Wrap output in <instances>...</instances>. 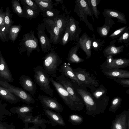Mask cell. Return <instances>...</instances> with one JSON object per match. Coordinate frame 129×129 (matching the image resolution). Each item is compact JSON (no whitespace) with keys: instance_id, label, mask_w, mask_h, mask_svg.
Returning a JSON list of instances; mask_svg holds the SVG:
<instances>
[{"instance_id":"cell-35","label":"cell","mask_w":129,"mask_h":129,"mask_svg":"<svg viewBox=\"0 0 129 129\" xmlns=\"http://www.w3.org/2000/svg\"><path fill=\"white\" fill-rule=\"evenodd\" d=\"M129 30V27L127 26L120 27L111 34L109 37L112 39L119 38L124 33Z\"/></svg>"},{"instance_id":"cell-5","label":"cell","mask_w":129,"mask_h":129,"mask_svg":"<svg viewBox=\"0 0 129 129\" xmlns=\"http://www.w3.org/2000/svg\"><path fill=\"white\" fill-rule=\"evenodd\" d=\"M0 86L7 89L20 100L27 104H34L35 101L32 95L22 88L11 85L0 78Z\"/></svg>"},{"instance_id":"cell-44","label":"cell","mask_w":129,"mask_h":129,"mask_svg":"<svg viewBox=\"0 0 129 129\" xmlns=\"http://www.w3.org/2000/svg\"><path fill=\"white\" fill-rule=\"evenodd\" d=\"M105 90L102 88H100L96 91L93 94L94 96L96 98H99L105 92Z\"/></svg>"},{"instance_id":"cell-18","label":"cell","mask_w":129,"mask_h":129,"mask_svg":"<svg viewBox=\"0 0 129 129\" xmlns=\"http://www.w3.org/2000/svg\"><path fill=\"white\" fill-rule=\"evenodd\" d=\"M104 74L111 79H126L129 78V72L127 70L118 68L109 69Z\"/></svg>"},{"instance_id":"cell-41","label":"cell","mask_w":129,"mask_h":129,"mask_svg":"<svg viewBox=\"0 0 129 129\" xmlns=\"http://www.w3.org/2000/svg\"><path fill=\"white\" fill-rule=\"evenodd\" d=\"M112 79L123 87H129V80L128 79L117 78H112Z\"/></svg>"},{"instance_id":"cell-39","label":"cell","mask_w":129,"mask_h":129,"mask_svg":"<svg viewBox=\"0 0 129 129\" xmlns=\"http://www.w3.org/2000/svg\"><path fill=\"white\" fill-rule=\"evenodd\" d=\"M121 98L117 96L114 98L112 100L110 108L111 109H115L118 107L121 101Z\"/></svg>"},{"instance_id":"cell-17","label":"cell","mask_w":129,"mask_h":129,"mask_svg":"<svg viewBox=\"0 0 129 129\" xmlns=\"http://www.w3.org/2000/svg\"><path fill=\"white\" fill-rule=\"evenodd\" d=\"M102 15L105 18L112 19L115 18L118 19L117 22L127 24V20L124 14L119 11L114 9H106L104 10Z\"/></svg>"},{"instance_id":"cell-40","label":"cell","mask_w":129,"mask_h":129,"mask_svg":"<svg viewBox=\"0 0 129 129\" xmlns=\"http://www.w3.org/2000/svg\"><path fill=\"white\" fill-rule=\"evenodd\" d=\"M119 43H128L129 42V30L123 34L117 40Z\"/></svg>"},{"instance_id":"cell-49","label":"cell","mask_w":129,"mask_h":129,"mask_svg":"<svg viewBox=\"0 0 129 129\" xmlns=\"http://www.w3.org/2000/svg\"><path fill=\"white\" fill-rule=\"evenodd\" d=\"M29 129H36L34 127H32L30 128H29Z\"/></svg>"},{"instance_id":"cell-12","label":"cell","mask_w":129,"mask_h":129,"mask_svg":"<svg viewBox=\"0 0 129 129\" xmlns=\"http://www.w3.org/2000/svg\"><path fill=\"white\" fill-rule=\"evenodd\" d=\"M19 80L23 89L28 92L32 96L36 94L37 86L29 76L24 74L22 75L19 78Z\"/></svg>"},{"instance_id":"cell-20","label":"cell","mask_w":129,"mask_h":129,"mask_svg":"<svg viewBox=\"0 0 129 129\" xmlns=\"http://www.w3.org/2000/svg\"><path fill=\"white\" fill-rule=\"evenodd\" d=\"M115 23V22L112 19L105 18L104 25L97 28V31L100 37L103 38L107 37L110 29L113 27V25Z\"/></svg>"},{"instance_id":"cell-16","label":"cell","mask_w":129,"mask_h":129,"mask_svg":"<svg viewBox=\"0 0 129 129\" xmlns=\"http://www.w3.org/2000/svg\"><path fill=\"white\" fill-rule=\"evenodd\" d=\"M73 69L70 66V63L64 62L60 66V68L58 70L61 73V75L71 80L72 81L76 82L79 86H80L81 83L76 76Z\"/></svg>"},{"instance_id":"cell-30","label":"cell","mask_w":129,"mask_h":129,"mask_svg":"<svg viewBox=\"0 0 129 129\" xmlns=\"http://www.w3.org/2000/svg\"><path fill=\"white\" fill-rule=\"evenodd\" d=\"M42 12L44 10L53 8V2L51 0H34Z\"/></svg>"},{"instance_id":"cell-50","label":"cell","mask_w":129,"mask_h":129,"mask_svg":"<svg viewBox=\"0 0 129 129\" xmlns=\"http://www.w3.org/2000/svg\"><path fill=\"white\" fill-rule=\"evenodd\" d=\"M0 129H1L0 128Z\"/></svg>"},{"instance_id":"cell-26","label":"cell","mask_w":129,"mask_h":129,"mask_svg":"<svg viewBox=\"0 0 129 129\" xmlns=\"http://www.w3.org/2000/svg\"><path fill=\"white\" fill-rule=\"evenodd\" d=\"M44 110L46 115L52 121L59 125H65L63 120L59 113L48 109H44Z\"/></svg>"},{"instance_id":"cell-31","label":"cell","mask_w":129,"mask_h":129,"mask_svg":"<svg viewBox=\"0 0 129 129\" xmlns=\"http://www.w3.org/2000/svg\"><path fill=\"white\" fill-rule=\"evenodd\" d=\"M90 9L93 15L97 18H99L98 15L100 12L98 10L97 6L100 0H87Z\"/></svg>"},{"instance_id":"cell-22","label":"cell","mask_w":129,"mask_h":129,"mask_svg":"<svg viewBox=\"0 0 129 129\" xmlns=\"http://www.w3.org/2000/svg\"><path fill=\"white\" fill-rule=\"evenodd\" d=\"M70 17L69 14L66 16L63 15L59 14L53 19L52 20L59 29L61 33L63 35Z\"/></svg>"},{"instance_id":"cell-43","label":"cell","mask_w":129,"mask_h":129,"mask_svg":"<svg viewBox=\"0 0 129 129\" xmlns=\"http://www.w3.org/2000/svg\"><path fill=\"white\" fill-rule=\"evenodd\" d=\"M69 118L71 121L75 122L78 123L82 120L80 116L76 115H71Z\"/></svg>"},{"instance_id":"cell-14","label":"cell","mask_w":129,"mask_h":129,"mask_svg":"<svg viewBox=\"0 0 129 129\" xmlns=\"http://www.w3.org/2000/svg\"><path fill=\"white\" fill-rule=\"evenodd\" d=\"M79 22L71 16L69 18V28L70 41L78 42L81 29L79 26Z\"/></svg>"},{"instance_id":"cell-3","label":"cell","mask_w":129,"mask_h":129,"mask_svg":"<svg viewBox=\"0 0 129 129\" xmlns=\"http://www.w3.org/2000/svg\"><path fill=\"white\" fill-rule=\"evenodd\" d=\"M44 58L43 68L50 76L55 77L57 76V70L58 67L62 62L57 53L52 47Z\"/></svg>"},{"instance_id":"cell-2","label":"cell","mask_w":129,"mask_h":129,"mask_svg":"<svg viewBox=\"0 0 129 129\" xmlns=\"http://www.w3.org/2000/svg\"><path fill=\"white\" fill-rule=\"evenodd\" d=\"M34 72V81L42 90L46 94L51 97L54 96V89L51 88L50 76L42 66L38 65L33 69Z\"/></svg>"},{"instance_id":"cell-19","label":"cell","mask_w":129,"mask_h":129,"mask_svg":"<svg viewBox=\"0 0 129 129\" xmlns=\"http://www.w3.org/2000/svg\"><path fill=\"white\" fill-rule=\"evenodd\" d=\"M115 39L111 41L109 45L107 46L103 51V53L105 57L109 55H115L122 52L124 47V45L116 46L115 45Z\"/></svg>"},{"instance_id":"cell-24","label":"cell","mask_w":129,"mask_h":129,"mask_svg":"<svg viewBox=\"0 0 129 129\" xmlns=\"http://www.w3.org/2000/svg\"><path fill=\"white\" fill-rule=\"evenodd\" d=\"M0 98L11 103L20 101V100L6 89L0 86Z\"/></svg>"},{"instance_id":"cell-9","label":"cell","mask_w":129,"mask_h":129,"mask_svg":"<svg viewBox=\"0 0 129 129\" xmlns=\"http://www.w3.org/2000/svg\"><path fill=\"white\" fill-rule=\"evenodd\" d=\"M37 34L42 50L44 52L50 51L52 47L50 39L45 34V26L43 23H39L36 28Z\"/></svg>"},{"instance_id":"cell-13","label":"cell","mask_w":129,"mask_h":129,"mask_svg":"<svg viewBox=\"0 0 129 129\" xmlns=\"http://www.w3.org/2000/svg\"><path fill=\"white\" fill-rule=\"evenodd\" d=\"M92 38L86 33H84L79 38L78 43L79 47L85 53L86 59L90 58L91 55Z\"/></svg>"},{"instance_id":"cell-27","label":"cell","mask_w":129,"mask_h":129,"mask_svg":"<svg viewBox=\"0 0 129 129\" xmlns=\"http://www.w3.org/2000/svg\"><path fill=\"white\" fill-rule=\"evenodd\" d=\"M23 17L30 20L37 18L40 15V12L34 10L29 7L23 5Z\"/></svg>"},{"instance_id":"cell-45","label":"cell","mask_w":129,"mask_h":129,"mask_svg":"<svg viewBox=\"0 0 129 129\" xmlns=\"http://www.w3.org/2000/svg\"><path fill=\"white\" fill-rule=\"evenodd\" d=\"M5 12L3 11V7L0 9V26L4 25Z\"/></svg>"},{"instance_id":"cell-47","label":"cell","mask_w":129,"mask_h":129,"mask_svg":"<svg viewBox=\"0 0 129 129\" xmlns=\"http://www.w3.org/2000/svg\"><path fill=\"white\" fill-rule=\"evenodd\" d=\"M106 60V64L110 63L112 59L113 58V56L111 55H108L107 57Z\"/></svg>"},{"instance_id":"cell-21","label":"cell","mask_w":129,"mask_h":129,"mask_svg":"<svg viewBox=\"0 0 129 129\" xmlns=\"http://www.w3.org/2000/svg\"><path fill=\"white\" fill-rule=\"evenodd\" d=\"M75 43L76 44V45L71 48L66 58L67 60L70 63H78L83 62L85 60L79 57L77 55V52L79 47L77 42Z\"/></svg>"},{"instance_id":"cell-23","label":"cell","mask_w":129,"mask_h":129,"mask_svg":"<svg viewBox=\"0 0 129 129\" xmlns=\"http://www.w3.org/2000/svg\"><path fill=\"white\" fill-rule=\"evenodd\" d=\"M129 66V59L126 58H113L110 63L106 64L109 69L125 68Z\"/></svg>"},{"instance_id":"cell-11","label":"cell","mask_w":129,"mask_h":129,"mask_svg":"<svg viewBox=\"0 0 129 129\" xmlns=\"http://www.w3.org/2000/svg\"><path fill=\"white\" fill-rule=\"evenodd\" d=\"M73 69L76 76L81 83L98 86V83L90 76L89 72L86 71L85 69L80 68Z\"/></svg>"},{"instance_id":"cell-6","label":"cell","mask_w":129,"mask_h":129,"mask_svg":"<svg viewBox=\"0 0 129 129\" xmlns=\"http://www.w3.org/2000/svg\"><path fill=\"white\" fill-rule=\"evenodd\" d=\"M43 21L45 28L50 35L49 38L51 43L54 45L60 43L63 35L61 33L53 20L44 18Z\"/></svg>"},{"instance_id":"cell-37","label":"cell","mask_w":129,"mask_h":129,"mask_svg":"<svg viewBox=\"0 0 129 129\" xmlns=\"http://www.w3.org/2000/svg\"><path fill=\"white\" fill-rule=\"evenodd\" d=\"M9 32V30L4 25L0 26V39L3 42H5L8 41Z\"/></svg>"},{"instance_id":"cell-25","label":"cell","mask_w":129,"mask_h":129,"mask_svg":"<svg viewBox=\"0 0 129 129\" xmlns=\"http://www.w3.org/2000/svg\"><path fill=\"white\" fill-rule=\"evenodd\" d=\"M76 90L77 92L83 99L87 108L91 109L95 106V103L92 96L88 92L79 88L77 89Z\"/></svg>"},{"instance_id":"cell-4","label":"cell","mask_w":129,"mask_h":129,"mask_svg":"<svg viewBox=\"0 0 129 129\" xmlns=\"http://www.w3.org/2000/svg\"><path fill=\"white\" fill-rule=\"evenodd\" d=\"M75 5L74 12L80 17V20L85 22L88 28L94 31L93 25L87 19L88 16H91L93 21L94 20L90 9L87 0H76L75 1Z\"/></svg>"},{"instance_id":"cell-10","label":"cell","mask_w":129,"mask_h":129,"mask_svg":"<svg viewBox=\"0 0 129 129\" xmlns=\"http://www.w3.org/2000/svg\"><path fill=\"white\" fill-rule=\"evenodd\" d=\"M55 78L56 81L63 86L72 97L74 102L77 104L80 99L76 94L72 82L62 75L57 76Z\"/></svg>"},{"instance_id":"cell-34","label":"cell","mask_w":129,"mask_h":129,"mask_svg":"<svg viewBox=\"0 0 129 129\" xmlns=\"http://www.w3.org/2000/svg\"><path fill=\"white\" fill-rule=\"evenodd\" d=\"M5 12L4 25L9 31L10 27L14 23L11 19L12 14L11 13V12L8 7H7Z\"/></svg>"},{"instance_id":"cell-29","label":"cell","mask_w":129,"mask_h":129,"mask_svg":"<svg viewBox=\"0 0 129 129\" xmlns=\"http://www.w3.org/2000/svg\"><path fill=\"white\" fill-rule=\"evenodd\" d=\"M22 27V26L20 24L17 25L11 26L9 32V39L14 42L16 39Z\"/></svg>"},{"instance_id":"cell-48","label":"cell","mask_w":129,"mask_h":129,"mask_svg":"<svg viewBox=\"0 0 129 129\" xmlns=\"http://www.w3.org/2000/svg\"><path fill=\"white\" fill-rule=\"evenodd\" d=\"M55 1L56 2H60L61 4L63 2V1L62 0H55Z\"/></svg>"},{"instance_id":"cell-36","label":"cell","mask_w":129,"mask_h":129,"mask_svg":"<svg viewBox=\"0 0 129 129\" xmlns=\"http://www.w3.org/2000/svg\"><path fill=\"white\" fill-rule=\"evenodd\" d=\"M20 1L22 5L27 6L35 10L40 12L41 11L39 8L34 0H21Z\"/></svg>"},{"instance_id":"cell-28","label":"cell","mask_w":129,"mask_h":129,"mask_svg":"<svg viewBox=\"0 0 129 129\" xmlns=\"http://www.w3.org/2000/svg\"><path fill=\"white\" fill-rule=\"evenodd\" d=\"M91 48L96 51H101L106 42L105 40L96 39L94 34L92 35L91 38Z\"/></svg>"},{"instance_id":"cell-15","label":"cell","mask_w":129,"mask_h":129,"mask_svg":"<svg viewBox=\"0 0 129 129\" xmlns=\"http://www.w3.org/2000/svg\"><path fill=\"white\" fill-rule=\"evenodd\" d=\"M0 78L8 82H13L14 80L6 62L0 51Z\"/></svg>"},{"instance_id":"cell-33","label":"cell","mask_w":129,"mask_h":129,"mask_svg":"<svg viewBox=\"0 0 129 129\" xmlns=\"http://www.w3.org/2000/svg\"><path fill=\"white\" fill-rule=\"evenodd\" d=\"M13 12L21 18L23 17V9L19 1L13 0L11 1Z\"/></svg>"},{"instance_id":"cell-8","label":"cell","mask_w":129,"mask_h":129,"mask_svg":"<svg viewBox=\"0 0 129 129\" xmlns=\"http://www.w3.org/2000/svg\"><path fill=\"white\" fill-rule=\"evenodd\" d=\"M38 98L45 109L51 110L58 112L63 110L62 105L57 101L56 98H54L47 96L39 94Z\"/></svg>"},{"instance_id":"cell-42","label":"cell","mask_w":129,"mask_h":129,"mask_svg":"<svg viewBox=\"0 0 129 129\" xmlns=\"http://www.w3.org/2000/svg\"><path fill=\"white\" fill-rule=\"evenodd\" d=\"M33 108V107L29 106H23L17 108L19 111L22 113L30 112Z\"/></svg>"},{"instance_id":"cell-7","label":"cell","mask_w":129,"mask_h":129,"mask_svg":"<svg viewBox=\"0 0 129 129\" xmlns=\"http://www.w3.org/2000/svg\"><path fill=\"white\" fill-rule=\"evenodd\" d=\"M50 80L59 96L65 104L71 109H74L77 104L63 86L60 83L54 80L51 77H50Z\"/></svg>"},{"instance_id":"cell-38","label":"cell","mask_w":129,"mask_h":129,"mask_svg":"<svg viewBox=\"0 0 129 129\" xmlns=\"http://www.w3.org/2000/svg\"><path fill=\"white\" fill-rule=\"evenodd\" d=\"M69 19L67 24L66 30L60 44L63 46L66 45L70 41L69 28Z\"/></svg>"},{"instance_id":"cell-46","label":"cell","mask_w":129,"mask_h":129,"mask_svg":"<svg viewBox=\"0 0 129 129\" xmlns=\"http://www.w3.org/2000/svg\"><path fill=\"white\" fill-rule=\"evenodd\" d=\"M115 129H123V126L120 122H118L115 124Z\"/></svg>"},{"instance_id":"cell-1","label":"cell","mask_w":129,"mask_h":129,"mask_svg":"<svg viewBox=\"0 0 129 129\" xmlns=\"http://www.w3.org/2000/svg\"><path fill=\"white\" fill-rule=\"evenodd\" d=\"M19 42L18 46L20 55L23 52L26 51V54L29 57L33 51L40 52L38 39L35 36L34 31L33 30L25 34Z\"/></svg>"},{"instance_id":"cell-32","label":"cell","mask_w":129,"mask_h":129,"mask_svg":"<svg viewBox=\"0 0 129 129\" xmlns=\"http://www.w3.org/2000/svg\"><path fill=\"white\" fill-rule=\"evenodd\" d=\"M44 18L53 20V18L58 15L60 13V11L53 8L44 10L42 12Z\"/></svg>"}]
</instances>
